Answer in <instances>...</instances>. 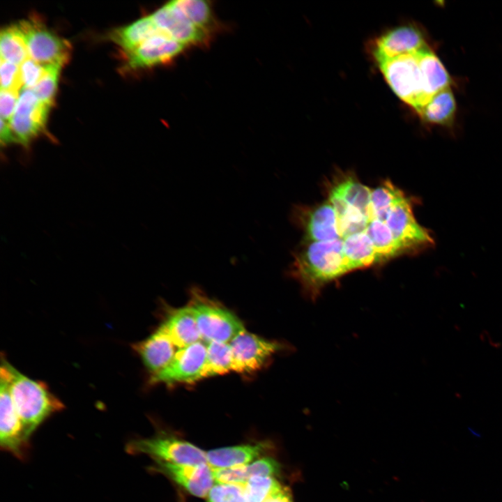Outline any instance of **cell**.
Wrapping results in <instances>:
<instances>
[{
	"label": "cell",
	"instance_id": "1",
	"mask_svg": "<svg viewBox=\"0 0 502 502\" xmlns=\"http://www.w3.org/2000/svg\"><path fill=\"white\" fill-rule=\"evenodd\" d=\"M0 374L8 380L10 395L29 439L51 415L64 408L45 383L25 376L2 358Z\"/></svg>",
	"mask_w": 502,
	"mask_h": 502
},
{
	"label": "cell",
	"instance_id": "2",
	"mask_svg": "<svg viewBox=\"0 0 502 502\" xmlns=\"http://www.w3.org/2000/svg\"><path fill=\"white\" fill-rule=\"evenodd\" d=\"M293 272L307 293L316 296L325 284L349 272L343 239L311 243L296 257Z\"/></svg>",
	"mask_w": 502,
	"mask_h": 502
},
{
	"label": "cell",
	"instance_id": "3",
	"mask_svg": "<svg viewBox=\"0 0 502 502\" xmlns=\"http://www.w3.org/2000/svg\"><path fill=\"white\" fill-rule=\"evenodd\" d=\"M416 53L403 54L377 63L395 94L418 114L429 100L424 93Z\"/></svg>",
	"mask_w": 502,
	"mask_h": 502
},
{
	"label": "cell",
	"instance_id": "4",
	"mask_svg": "<svg viewBox=\"0 0 502 502\" xmlns=\"http://www.w3.org/2000/svg\"><path fill=\"white\" fill-rule=\"evenodd\" d=\"M195 314L201 340L205 342L229 343L245 330L241 321L232 312L208 300L199 291H192L190 304Z\"/></svg>",
	"mask_w": 502,
	"mask_h": 502
},
{
	"label": "cell",
	"instance_id": "5",
	"mask_svg": "<svg viewBox=\"0 0 502 502\" xmlns=\"http://www.w3.org/2000/svg\"><path fill=\"white\" fill-rule=\"evenodd\" d=\"M126 451L132 455L145 454L155 462L178 464H199L207 463L206 453L186 441L167 435H157L151 438L139 439L130 441Z\"/></svg>",
	"mask_w": 502,
	"mask_h": 502
},
{
	"label": "cell",
	"instance_id": "6",
	"mask_svg": "<svg viewBox=\"0 0 502 502\" xmlns=\"http://www.w3.org/2000/svg\"><path fill=\"white\" fill-rule=\"evenodd\" d=\"M25 40L29 56L43 66L63 67L70 56L71 45L49 30L41 22L31 18L17 23Z\"/></svg>",
	"mask_w": 502,
	"mask_h": 502
},
{
	"label": "cell",
	"instance_id": "7",
	"mask_svg": "<svg viewBox=\"0 0 502 502\" xmlns=\"http://www.w3.org/2000/svg\"><path fill=\"white\" fill-rule=\"evenodd\" d=\"M386 224L402 253L418 251L434 243L429 231L416 220L411 200L406 195L393 206Z\"/></svg>",
	"mask_w": 502,
	"mask_h": 502
},
{
	"label": "cell",
	"instance_id": "8",
	"mask_svg": "<svg viewBox=\"0 0 502 502\" xmlns=\"http://www.w3.org/2000/svg\"><path fill=\"white\" fill-rule=\"evenodd\" d=\"M0 446L20 459L26 457L29 439L12 399L6 378L0 374Z\"/></svg>",
	"mask_w": 502,
	"mask_h": 502
},
{
	"label": "cell",
	"instance_id": "9",
	"mask_svg": "<svg viewBox=\"0 0 502 502\" xmlns=\"http://www.w3.org/2000/svg\"><path fill=\"white\" fill-rule=\"evenodd\" d=\"M207 345L202 341L178 349L171 363L162 372L150 377L154 383H190L204 378Z\"/></svg>",
	"mask_w": 502,
	"mask_h": 502
},
{
	"label": "cell",
	"instance_id": "10",
	"mask_svg": "<svg viewBox=\"0 0 502 502\" xmlns=\"http://www.w3.org/2000/svg\"><path fill=\"white\" fill-rule=\"evenodd\" d=\"M429 47L422 29L413 24L400 25L388 30L371 45L376 63L403 54L416 53Z\"/></svg>",
	"mask_w": 502,
	"mask_h": 502
},
{
	"label": "cell",
	"instance_id": "11",
	"mask_svg": "<svg viewBox=\"0 0 502 502\" xmlns=\"http://www.w3.org/2000/svg\"><path fill=\"white\" fill-rule=\"evenodd\" d=\"M233 360L232 370L250 374L261 369L268 360L282 349V345L246 330L229 342Z\"/></svg>",
	"mask_w": 502,
	"mask_h": 502
},
{
	"label": "cell",
	"instance_id": "12",
	"mask_svg": "<svg viewBox=\"0 0 502 502\" xmlns=\"http://www.w3.org/2000/svg\"><path fill=\"white\" fill-rule=\"evenodd\" d=\"M151 17L165 35L185 47L206 45L210 33L187 20L170 2L153 12Z\"/></svg>",
	"mask_w": 502,
	"mask_h": 502
},
{
	"label": "cell",
	"instance_id": "13",
	"mask_svg": "<svg viewBox=\"0 0 502 502\" xmlns=\"http://www.w3.org/2000/svg\"><path fill=\"white\" fill-rule=\"evenodd\" d=\"M151 469L165 475L197 497H206L213 486V470L208 463L178 464L156 461Z\"/></svg>",
	"mask_w": 502,
	"mask_h": 502
},
{
	"label": "cell",
	"instance_id": "14",
	"mask_svg": "<svg viewBox=\"0 0 502 502\" xmlns=\"http://www.w3.org/2000/svg\"><path fill=\"white\" fill-rule=\"evenodd\" d=\"M186 47L161 32L126 53L127 66L131 69H139L167 63L177 58Z\"/></svg>",
	"mask_w": 502,
	"mask_h": 502
},
{
	"label": "cell",
	"instance_id": "15",
	"mask_svg": "<svg viewBox=\"0 0 502 502\" xmlns=\"http://www.w3.org/2000/svg\"><path fill=\"white\" fill-rule=\"evenodd\" d=\"M176 347L161 326L146 340L134 345L151 376L160 373L171 363L177 351Z\"/></svg>",
	"mask_w": 502,
	"mask_h": 502
},
{
	"label": "cell",
	"instance_id": "16",
	"mask_svg": "<svg viewBox=\"0 0 502 502\" xmlns=\"http://www.w3.org/2000/svg\"><path fill=\"white\" fill-rule=\"evenodd\" d=\"M160 326L178 349L201 340L195 314L190 305L172 311Z\"/></svg>",
	"mask_w": 502,
	"mask_h": 502
},
{
	"label": "cell",
	"instance_id": "17",
	"mask_svg": "<svg viewBox=\"0 0 502 502\" xmlns=\"http://www.w3.org/2000/svg\"><path fill=\"white\" fill-rule=\"evenodd\" d=\"M266 442L216 448L206 452L207 463L213 469L230 468L251 463L264 454Z\"/></svg>",
	"mask_w": 502,
	"mask_h": 502
},
{
	"label": "cell",
	"instance_id": "18",
	"mask_svg": "<svg viewBox=\"0 0 502 502\" xmlns=\"http://www.w3.org/2000/svg\"><path fill=\"white\" fill-rule=\"evenodd\" d=\"M420 69L423 88L427 98L430 99L439 91L450 87L452 79L430 47L417 53Z\"/></svg>",
	"mask_w": 502,
	"mask_h": 502
},
{
	"label": "cell",
	"instance_id": "19",
	"mask_svg": "<svg viewBox=\"0 0 502 502\" xmlns=\"http://www.w3.org/2000/svg\"><path fill=\"white\" fill-rule=\"evenodd\" d=\"M212 470L214 480L218 483L244 484L249 478L256 476H278L280 465L273 458L262 457L245 465Z\"/></svg>",
	"mask_w": 502,
	"mask_h": 502
},
{
	"label": "cell",
	"instance_id": "20",
	"mask_svg": "<svg viewBox=\"0 0 502 502\" xmlns=\"http://www.w3.org/2000/svg\"><path fill=\"white\" fill-rule=\"evenodd\" d=\"M303 225L307 237L313 242L341 238L337 227V217L330 202H326L308 211Z\"/></svg>",
	"mask_w": 502,
	"mask_h": 502
},
{
	"label": "cell",
	"instance_id": "21",
	"mask_svg": "<svg viewBox=\"0 0 502 502\" xmlns=\"http://www.w3.org/2000/svg\"><path fill=\"white\" fill-rule=\"evenodd\" d=\"M456 112V100L448 87L435 94L418 114L425 123L450 127Z\"/></svg>",
	"mask_w": 502,
	"mask_h": 502
},
{
	"label": "cell",
	"instance_id": "22",
	"mask_svg": "<svg viewBox=\"0 0 502 502\" xmlns=\"http://www.w3.org/2000/svg\"><path fill=\"white\" fill-rule=\"evenodd\" d=\"M161 32L149 15L142 17L126 26L114 30L111 34V38L126 53H128Z\"/></svg>",
	"mask_w": 502,
	"mask_h": 502
},
{
	"label": "cell",
	"instance_id": "23",
	"mask_svg": "<svg viewBox=\"0 0 502 502\" xmlns=\"http://www.w3.org/2000/svg\"><path fill=\"white\" fill-rule=\"evenodd\" d=\"M343 254L349 272L377 262L374 245L365 231L343 239Z\"/></svg>",
	"mask_w": 502,
	"mask_h": 502
},
{
	"label": "cell",
	"instance_id": "24",
	"mask_svg": "<svg viewBox=\"0 0 502 502\" xmlns=\"http://www.w3.org/2000/svg\"><path fill=\"white\" fill-rule=\"evenodd\" d=\"M350 206L357 209L369 222L371 220L372 190L352 176H344L330 189Z\"/></svg>",
	"mask_w": 502,
	"mask_h": 502
},
{
	"label": "cell",
	"instance_id": "25",
	"mask_svg": "<svg viewBox=\"0 0 502 502\" xmlns=\"http://www.w3.org/2000/svg\"><path fill=\"white\" fill-rule=\"evenodd\" d=\"M190 23L208 33L216 25L210 3L204 0H176L169 1Z\"/></svg>",
	"mask_w": 502,
	"mask_h": 502
},
{
	"label": "cell",
	"instance_id": "26",
	"mask_svg": "<svg viewBox=\"0 0 502 502\" xmlns=\"http://www.w3.org/2000/svg\"><path fill=\"white\" fill-rule=\"evenodd\" d=\"M365 233L374 245L377 262L402 254L385 222L376 219L372 220L369 222Z\"/></svg>",
	"mask_w": 502,
	"mask_h": 502
},
{
	"label": "cell",
	"instance_id": "27",
	"mask_svg": "<svg viewBox=\"0 0 502 502\" xmlns=\"http://www.w3.org/2000/svg\"><path fill=\"white\" fill-rule=\"evenodd\" d=\"M405 196L404 192L387 180L372 190L371 220L385 222L393 206Z\"/></svg>",
	"mask_w": 502,
	"mask_h": 502
},
{
	"label": "cell",
	"instance_id": "28",
	"mask_svg": "<svg viewBox=\"0 0 502 502\" xmlns=\"http://www.w3.org/2000/svg\"><path fill=\"white\" fill-rule=\"evenodd\" d=\"M0 53L1 59L18 66L29 58L24 36L17 24L1 29Z\"/></svg>",
	"mask_w": 502,
	"mask_h": 502
},
{
	"label": "cell",
	"instance_id": "29",
	"mask_svg": "<svg viewBox=\"0 0 502 502\" xmlns=\"http://www.w3.org/2000/svg\"><path fill=\"white\" fill-rule=\"evenodd\" d=\"M232 353L229 343L220 342L208 343L203 377L223 374L232 370Z\"/></svg>",
	"mask_w": 502,
	"mask_h": 502
},
{
	"label": "cell",
	"instance_id": "30",
	"mask_svg": "<svg viewBox=\"0 0 502 502\" xmlns=\"http://www.w3.org/2000/svg\"><path fill=\"white\" fill-rule=\"evenodd\" d=\"M282 486L273 476H256L251 477L243 484L244 501L264 502Z\"/></svg>",
	"mask_w": 502,
	"mask_h": 502
},
{
	"label": "cell",
	"instance_id": "31",
	"mask_svg": "<svg viewBox=\"0 0 502 502\" xmlns=\"http://www.w3.org/2000/svg\"><path fill=\"white\" fill-rule=\"evenodd\" d=\"M45 123L36 116L17 114H14L10 121L18 144L24 147L43 131Z\"/></svg>",
	"mask_w": 502,
	"mask_h": 502
},
{
	"label": "cell",
	"instance_id": "32",
	"mask_svg": "<svg viewBox=\"0 0 502 502\" xmlns=\"http://www.w3.org/2000/svg\"><path fill=\"white\" fill-rule=\"evenodd\" d=\"M61 68L56 65L46 66L44 75L32 89L38 99L50 107L54 101Z\"/></svg>",
	"mask_w": 502,
	"mask_h": 502
},
{
	"label": "cell",
	"instance_id": "33",
	"mask_svg": "<svg viewBox=\"0 0 502 502\" xmlns=\"http://www.w3.org/2000/svg\"><path fill=\"white\" fill-rule=\"evenodd\" d=\"M207 502H245L243 484L218 483L210 489Z\"/></svg>",
	"mask_w": 502,
	"mask_h": 502
},
{
	"label": "cell",
	"instance_id": "34",
	"mask_svg": "<svg viewBox=\"0 0 502 502\" xmlns=\"http://www.w3.org/2000/svg\"><path fill=\"white\" fill-rule=\"evenodd\" d=\"M1 90L19 93L22 89L20 66L1 59Z\"/></svg>",
	"mask_w": 502,
	"mask_h": 502
},
{
	"label": "cell",
	"instance_id": "35",
	"mask_svg": "<svg viewBox=\"0 0 502 502\" xmlns=\"http://www.w3.org/2000/svg\"><path fill=\"white\" fill-rule=\"evenodd\" d=\"M46 70L43 66L30 57L20 65V78L23 89H32L40 80Z\"/></svg>",
	"mask_w": 502,
	"mask_h": 502
},
{
	"label": "cell",
	"instance_id": "36",
	"mask_svg": "<svg viewBox=\"0 0 502 502\" xmlns=\"http://www.w3.org/2000/svg\"><path fill=\"white\" fill-rule=\"evenodd\" d=\"M19 93L1 90L0 114L1 119L10 122L15 110Z\"/></svg>",
	"mask_w": 502,
	"mask_h": 502
},
{
	"label": "cell",
	"instance_id": "37",
	"mask_svg": "<svg viewBox=\"0 0 502 502\" xmlns=\"http://www.w3.org/2000/svg\"><path fill=\"white\" fill-rule=\"evenodd\" d=\"M0 139L2 146L10 144H18L17 139L11 128L10 122L1 119Z\"/></svg>",
	"mask_w": 502,
	"mask_h": 502
},
{
	"label": "cell",
	"instance_id": "38",
	"mask_svg": "<svg viewBox=\"0 0 502 502\" xmlns=\"http://www.w3.org/2000/svg\"><path fill=\"white\" fill-rule=\"evenodd\" d=\"M264 502H294L290 489L285 486L272 494Z\"/></svg>",
	"mask_w": 502,
	"mask_h": 502
}]
</instances>
